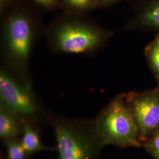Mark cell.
I'll list each match as a JSON object with an SVG mask.
<instances>
[{
	"label": "cell",
	"instance_id": "9",
	"mask_svg": "<svg viewBox=\"0 0 159 159\" xmlns=\"http://www.w3.org/2000/svg\"><path fill=\"white\" fill-rule=\"evenodd\" d=\"M140 21L144 27L159 33V0H154L144 9Z\"/></svg>",
	"mask_w": 159,
	"mask_h": 159
},
{
	"label": "cell",
	"instance_id": "17",
	"mask_svg": "<svg viewBox=\"0 0 159 159\" xmlns=\"http://www.w3.org/2000/svg\"><path fill=\"white\" fill-rule=\"evenodd\" d=\"M5 0H1V2H3Z\"/></svg>",
	"mask_w": 159,
	"mask_h": 159
},
{
	"label": "cell",
	"instance_id": "13",
	"mask_svg": "<svg viewBox=\"0 0 159 159\" xmlns=\"http://www.w3.org/2000/svg\"><path fill=\"white\" fill-rule=\"evenodd\" d=\"M69 4L78 8H84L91 6L94 0H66Z\"/></svg>",
	"mask_w": 159,
	"mask_h": 159
},
{
	"label": "cell",
	"instance_id": "10",
	"mask_svg": "<svg viewBox=\"0 0 159 159\" xmlns=\"http://www.w3.org/2000/svg\"><path fill=\"white\" fill-rule=\"evenodd\" d=\"M144 54L154 75L159 83V33L146 47Z\"/></svg>",
	"mask_w": 159,
	"mask_h": 159
},
{
	"label": "cell",
	"instance_id": "6",
	"mask_svg": "<svg viewBox=\"0 0 159 159\" xmlns=\"http://www.w3.org/2000/svg\"><path fill=\"white\" fill-rule=\"evenodd\" d=\"M7 33L12 53L18 58L25 60L31 44V29L29 20L21 15L11 17L8 23Z\"/></svg>",
	"mask_w": 159,
	"mask_h": 159
},
{
	"label": "cell",
	"instance_id": "15",
	"mask_svg": "<svg viewBox=\"0 0 159 159\" xmlns=\"http://www.w3.org/2000/svg\"><path fill=\"white\" fill-rule=\"evenodd\" d=\"M0 159H6V155L1 151L0 153Z\"/></svg>",
	"mask_w": 159,
	"mask_h": 159
},
{
	"label": "cell",
	"instance_id": "1",
	"mask_svg": "<svg viewBox=\"0 0 159 159\" xmlns=\"http://www.w3.org/2000/svg\"><path fill=\"white\" fill-rule=\"evenodd\" d=\"M48 125L55 137L57 159H100L104 146L94 120L50 116Z\"/></svg>",
	"mask_w": 159,
	"mask_h": 159
},
{
	"label": "cell",
	"instance_id": "5",
	"mask_svg": "<svg viewBox=\"0 0 159 159\" xmlns=\"http://www.w3.org/2000/svg\"><path fill=\"white\" fill-rule=\"evenodd\" d=\"M102 37V34L96 29L81 24H68L60 29L57 42L62 51L81 53L98 46Z\"/></svg>",
	"mask_w": 159,
	"mask_h": 159
},
{
	"label": "cell",
	"instance_id": "14",
	"mask_svg": "<svg viewBox=\"0 0 159 159\" xmlns=\"http://www.w3.org/2000/svg\"><path fill=\"white\" fill-rule=\"evenodd\" d=\"M34 1L43 6H47V7L54 6L56 2V0H34Z\"/></svg>",
	"mask_w": 159,
	"mask_h": 159
},
{
	"label": "cell",
	"instance_id": "4",
	"mask_svg": "<svg viewBox=\"0 0 159 159\" xmlns=\"http://www.w3.org/2000/svg\"><path fill=\"white\" fill-rule=\"evenodd\" d=\"M125 98L142 144L159 130V87L129 93L125 94Z\"/></svg>",
	"mask_w": 159,
	"mask_h": 159
},
{
	"label": "cell",
	"instance_id": "11",
	"mask_svg": "<svg viewBox=\"0 0 159 159\" xmlns=\"http://www.w3.org/2000/svg\"><path fill=\"white\" fill-rule=\"evenodd\" d=\"M6 149V159H29L20 139L14 138L2 141Z\"/></svg>",
	"mask_w": 159,
	"mask_h": 159
},
{
	"label": "cell",
	"instance_id": "2",
	"mask_svg": "<svg viewBox=\"0 0 159 159\" xmlns=\"http://www.w3.org/2000/svg\"><path fill=\"white\" fill-rule=\"evenodd\" d=\"M103 145L120 148H139L136 124L125 101V94L116 97L94 119Z\"/></svg>",
	"mask_w": 159,
	"mask_h": 159
},
{
	"label": "cell",
	"instance_id": "12",
	"mask_svg": "<svg viewBox=\"0 0 159 159\" xmlns=\"http://www.w3.org/2000/svg\"><path fill=\"white\" fill-rule=\"evenodd\" d=\"M145 148L154 159H159V130L144 142Z\"/></svg>",
	"mask_w": 159,
	"mask_h": 159
},
{
	"label": "cell",
	"instance_id": "16",
	"mask_svg": "<svg viewBox=\"0 0 159 159\" xmlns=\"http://www.w3.org/2000/svg\"><path fill=\"white\" fill-rule=\"evenodd\" d=\"M102 1V2H108V1H111V0H101Z\"/></svg>",
	"mask_w": 159,
	"mask_h": 159
},
{
	"label": "cell",
	"instance_id": "3",
	"mask_svg": "<svg viewBox=\"0 0 159 159\" xmlns=\"http://www.w3.org/2000/svg\"><path fill=\"white\" fill-rule=\"evenodd\" d=\"M1 104L26 121L40 127L48 125V116L43 115L29 86L17 83L8 75L0 74Z\"/></svg>",
	"mask_w": 159,
	"mask_h": 159
},
{
	"label": "cell",
	"instance_id": "8",
	"mask_svg": "<svg viewBox=\"0 0 159 159\" xmlns=\"http://www.w3.org/2000/svg\"><path fill=\"white\" fill-rule=\"evenodd\" d=\"M27 122L1 104L0 139L1 141L21 136Z\"/></svg>",
	"mask_w": 159,
	"mask_h": 159
},
{
	"label": "cell",
	"instance_id": "7",
	"mask_svg": "<svg viewBox=\"0 0 159 159\" xmlns=\"http://www.w3.org/2000/svg\"><path fill=\"white\" fill-rule=\"evenodd\" d=\"M41 127L31 123H26L20 140L29 158L39 152H56L55 146L49 147L43 143L41 139Z\"/></svg>",
	"mask_w": 159,
	"mask_h": 159
}]
</instances>
